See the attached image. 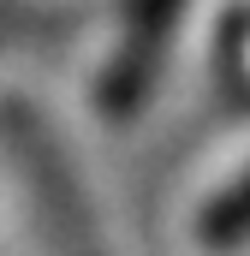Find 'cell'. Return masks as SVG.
<instances>
[{
	"label": "cell",
	"instance_id": "cell-1",
	"mask_svg": "<svg viewBox=\"0 0 250 256\" xmlns=\"http://www.w3.org/2000/svg\"><path fill=\"white\" fill-rule=\"evenodd\" d=\"M0 196L12 202L30 256H108L60 137L18 90H0Z\"/></svg>",
	"mask_w": 250,
	"mask_h": 256
},
{
	"label": "cell",
	"instance_id": "cell-2",
	"mask_svg": "<svg viewBox=\"0 0 250 256\" xmlns=\"http://www.w3.org/2000/svg\"><path fill=\"white\" fill-rule=\"evenodd\" d=\"M179 6H185V0H125L120 36L108 42V54L96 60V78H90V90H96V102H102L108 114H131L137 96L149 90L155 60H161L167 36H173V24H179Z\"/></svg>",
	"mask_w": 250,
	"mask_h": 256
},
{
	"label": "cell",
	"instance_id": "cell-3",
	"mask_svg": "<svg viewBox=\"0 0 250 256\" xmlns=\"http://www.w3.org/2000/svg\"><path fill=\"white\" fill-rule=\"evenodd\" d=\"M190 238L208 244V250H232L250 238V161H238L214 191L196 202L190 214Z\"/></svg>",
	"mask_w": 250,
	"mask_h": 256
}]
</instances>
